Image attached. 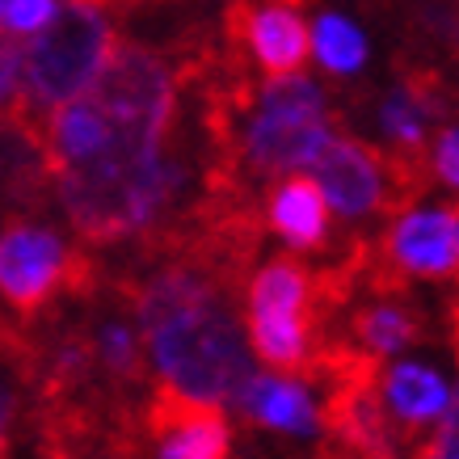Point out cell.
<instances>
[{
	"mask_svg": "<svg viewBox=\"0 0 459 459\" xmlns=\"http://www.w3.org/2000/svg\"><path fill=\"white\" fill-rule=\"evenodd\" d=\"M181 114V68L160 47L114 42L89 93L47 114L34 160L89 245L148 237L173 220L195 156H165Z\"/></svg>",
	"mask_w": 459,
	"mask_h": 459,
	"instance_id": "obj_1",
	"label": "cell"
},
{
	"mask_svg": "<svg viewBox=\"0 0 459 459\" xmlns=\"http://www.w3.org/2000/svg\"><path fill=\"white\" fill-rule=\"evenodd\" d=\"M114 47V30L98 4L68 0L17 59L13 101L0 114V131H13L17 140L34 148L47 114L76 98L93 81Z\"/></svg>",
	"mask_w": 459,
	"mask_h": 459,
	"instance_id": "obj_2",
	"label": "cell"
},
{
	"mask_svg": "<svg viewBox=\"0 0 459 459\" xmlns=\"http://www.w3.org/2000/svg\"><path fill=\"white\" fill-rule=\"evenodd\" d=\"M101 287V265L84 249L64 245L56 228L13 220L0 228V299L22 320L51 312L64 299H84Z\"/></svg>",
	"mask_w": 459,
	"mask_h": 459,
	"instance_id": "obj_3",
	"label": "cell"
},
{
	"mask_svg": "<svg viewBox=\"0 0 459 459\" xmlns=\"http://www.w3.org/2000/svg\"><path fill=\"white\" fill-rule=\"evenodd\" d=\"M249 337L253 350L282 376H299L312 359V265L279 253L257 270L249 287Z\"/></svg>",
	"mask_w": 459,
	"mask_h": 459,
	"instance_id": "obj_4",
	"label": "cell"
},
{
	"mask_svg": "<svg viewBox=\"0 0 459 459\" xmlns=\"http://www.w3.org/2000/svg\"><path fill=\"white\" fill-rule=\"evenodd\" d=\"M371 257L392 279H459V203L404 207L392 215L384 237L371 240Z\"/></svg>",
	"mask_w": 459,
	"mask_h": 459,
	"instance_id": "obj_5",
	"label": "cell"
},
{
	"mask_svg": "<svg viewBox=\"0 0 459 459\" xmlns=\"http://www.w3.org/2000/svg\"><path fill=\"white\" fill-rule=\"evenodd\" d=\"M140 426L156 443V459H232V426L220 404L156 388Z\"/></svg>",
	"mask_w": 459,
	"mask_h": 459,
	"instance_id": "obj_6",
	"label": "cell"
},
{
	"mask_svg": "<svg viewBox=\"0 0 459 459\" xmlns=\"http://www.w3.org/2000/svg\"><path fill=\"white\" fill-rule=\"evenodd\" d=\"M379 396H384V409H388L396 430L421 434L443 421L451 388L426 362H392L379 376Z\"/></svg>",
	"mask_w": 459,
	"mask_h": 459,
	"instance_id": "obj_7",
	"label": "cell"
},
{
	"mask_svg": "<svg viewBox=\"0 0 459 459\" xmlns=\"http://www.w3.org/2000/svg\"><path fill=\"white\" fill-rule=\"evenodd\" d=\"M237 404L265 430H282L295 438L320 434L316 401L307 392V379L299 376H249Z\"/></svg>",
	"mask_w": 459,
	"mask_h": 459,
	"instance_id": "obj_8",
	"label": "cell"
},
{
	"mask_svg": "<svg viewBox=\"0 0 459 459\" xmlns=\"http://www.w3.org/2000/svg\"><path fill=\"white\" fill-rule=\"evenodd\" d=\"M265 223L295 249H329V203L312 178H287L265 198Z\"/></svg>",
	"mask_w": 459,
	"mask_h": 459,
	"instance_id": "obj_9",
	"label": "cell"
},
{
	"mask_svg": "<svg viewBox=\"0 0 459 459\" xmlns=\"http://www.w3.org/2000/svg\"><path fill=\"white\" fill-rule=\"evenodd\" d=\"M312 47H316L320 64L333 72V76H350V72H359L367 64V39H362V30L337 13H325L316 22Z\"/></svg>",
	"mask_w": 459,
	"mask_h": 459,
	"instance_id": "obj_10",
	"label": "cell"
},
{
	"mask_svg": "<svg viewBox=\"0 0 459 459\" xmlns=\"http://www.w3.org/2000/svg\"><path fill=\"white\" fill-rule=\"evenodd\" d=\"M56 17V0H0V26L9 34H34Z\"/></svg>",
	"mask_w": 459,
	"mask_h": 459,
	"instance_id": "obj_11",
	"label": "cell"
},
{
	"mask_svg": "<svg viewBox=\"0 0 459 459\" xmlns=\"http://www.w3.org/2000/svg\"><path fill=\"white\" fill-rule=\"evenodd\" d=\"M430 160V178H438L443 186L459 190V123H443L438 126V140L426 152Z\"/></svg>",
	"mask_w": 459,
	"mask_h": 459,
	"instance_id": "obj_12",
	"label": "cell"
},
{
	"mask_svg": "<svg viewBox=\"0 0 459 459\" xmlns=\"http://www.w3.org/2000/svg\"><path fill=\"white\" fill-rule=\"evenodd\" d=\"M418 459H459V434H443L434 430L430 443L418 451Z\"/></svg>",
	"mask_w": 459,
	"mask_h": 459,
	"instance_id": "obj_13",
	"label": "cell"
},
{
	"mask_svg": "<svg viewBox=\"0 0 459 459\" xmlns=\"http://www.w3.org/2000/svg\"><path fill=\"white\" fill-rule=\"evenodd\" d=\"M4 426H9V401L0 396V455H4Z\"/></svg>",
	"mask_w": 459,
	"mask_h": 459,
	"instance_id": "obj_14",
	"label": "cell"
}]
</instances>
